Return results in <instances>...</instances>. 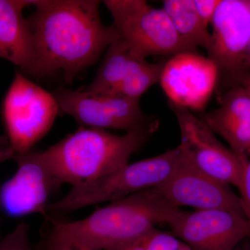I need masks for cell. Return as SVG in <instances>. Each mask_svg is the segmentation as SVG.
Wrapping results in <instances>:
<instances>
[{
    "instance_id": "obj_1",
    "label": "cell",
    "mask_w": 250,
    "mask_h": 250,
    "mask_svg": "<svg viewBox=\"0 0 250 250\" xmlns=\"http://www.w3.org/2000/svg\"><path fill=\"white\" fill-rule=\"evenodd\" d=\"M97 0H39L28 18L37 57V78L62 73L71 83L120 39L105 26Z\"/></svg>"
},
{
    "instance_id": "obj_2",
    "label": "cell",
    "mask_w": 250,
    "mask_h": 250,
    "mask_svg": "<svg viewBox=\"0 0 250 250\" xmlns=\"http://www.w3.org/2000/svg\"><path fill=\"white\" fill-rule=\"evenodd\" d=\"M180 208L152 188L110 202L77 221L49 218L50 232L92 250H116L136 241L158 224L167 225Z\"/></svg>"
},
{
    "instance_id": "obj_3",
    "label": "cell",
    "mask_w": 250,
    "mask_h": 250,
    "mask_svg": "<svg viewBox=\"0 0 250 250\" xmlns=\"http://www.w3.org/2000/svg\"><path fill=\"white\" fill-rule=\"evenodd\" d=\"M159 126L129 130L124 135L80 126L45 153L54 173L63 184L80 187L105 177L127 165Z\"/></svg>"
},
{
    "instance_id": "obj_4",
    "label": "cell",
    "mask_w": 250,
    "mask_h": 250,
    "mask_svg": "<svg viewBox=\"0 0 250 250\" xmlns=\"http://www.w3.org/2000/svg\"><path fill=\"white\" fill-rule=\"evenodd\" d=\"M180 146L143 160L128 164L120 170L89 184L72 187L63 198L49 203L47 210L66 213L103 202H111L159 185L178 165Z\"/></svg>"
},
{
    "instance_id": "obj_5",
    "label": "cell",
    "mask_w": 250,
    "mask_h": 250,
    "mask_svg": "<svg viewBox=\"0 0 250 250\" xmlns=\"http://www.w3.org/2000/svg\"><path fill=\"white\" fill-rule=\"evenodd\" d=\"M104 4L113 27L136 58L197 53L179 37L163 8L153 7L145 0H106Z\"/></svg>"
},
{
    "instance_id": "obj_6",
    "label": "cell",
    "mask_w": 250,
    "mask_h": 250,
    "mask_svg": "<svg viewBox=\"0 0 250 250\" xmlns=\"http://www.w3.org/2000/svg\"><path fill=\"white\" fill-rule=\"evenodd\" d=\"M59 111L53 94L16 72L3 105L6 136L15 154L32 149L50 130Z\"/></svg>"
},
{
    "instance_id": "obj_7",
    "label": "cell",
    "mask_w": 250,
    "mask_h": 250,
    "mask_svg": "<svg viewBox=\"0 0 250 250\" xmlns=\"http://www.w3.org/2000/svg\"><path fill=\"white\" fill-rule=\"evenodd\" d=\"M211 24L207 51L218 69L217 87L243 85L250 74V0H222Z\"/></svg>"
},
{
    "instance_id": "obj_8",
    "label": "cell",
    "mask_w": 250,
    "mask_h": 250,
    "mask_svg": "<svg viewBox=\"0 0 250 250\" xmlns=\"http://www.w3.org/2000/svg\"><path fill=\"white\" fill-rule=\"evenodd\" d=\"M18 168L0 187V210L11 218L39 213L47 218L49 197L62 183L54 173L45 151L15 154Z\"/></svg>"
},
{
    "instance_id": "obj_9",
    "label": "cell",
    "mask_w": 250,
    "mask_h": 250,
    "mask_svg": "<svg viewBox=\"0 0 250 250\" xmlns=\"http://www.w3.org/2000/svg\"><path fill=\"white\" fill-rule=\"evenodd\" d=\"M59 110L72 116L82 126L96 129L129 130L159 126V121L141 110L140 100L97 95L61 88L53 94Z\"/></svg>"
},
{
    "instance_id": "obj_10",
    "label": "cell",
    "mask_w": 250,
    "mask_h": 250,
    "mask_svg": "<svg viewBox=\"0 0 250 250\" xmlns=\"http://www.w3.org/2000/svg\"><path fill=\"white\" fill-rule=\"evenodd\" d=\"M178 123L180 146L199 170L218 182L239 188L248 157L237 155L220 142L192 111L168 102Z\"/></svg>"
},
{
    "instance_id": "obj_11",
    "label": "cell",
    "mask_w": 250,
    "mask_h": 250,
    "mask_svg": "<svg viewBox=\"0 0 250 250\" xmlns=\"http://www.w3.org/2000/svg\"><path fill=\"white\" fill-rule=\"evenodd\" d=\"M180 147L182 154L178 165L164 182L152 187L154 192L178 208L223 209L246 217L241 197L229 186L199 170Z\"/></svg>"
},
{
    "instance_id": "obj_12",
    "label": "cell",
    "mask_w": 250,
    "mask_h": 250,
    "mask_svg": "<svg viewBox=\"0 0 250 250\" xmlns=\"http://www.w3.org/2000/svg\"><path fill=\"white\" fill-rule=\"evenodd\" d=\"M167 225L174 236L195 250H233L250 237L246 217L227 210H181Z\"/></svg>"
},
{
    "instance_id": "obj_13",
    "label": "cell",
    "mask_w": 250,
    "mask_h": 250,
    "mask_svg": "<svg viewBox=\"0 0 250 250\" xmlns=\"http://www.w3.org/2000/svg\"><path fill=\"white\" fill-rule=\"evenodd\" d=\"M218 80L214 62L197 53L185 52L166 62L160 83L170 103L200 111L216 89Z\"/></svg>"
},
{
    "instance_id": "obj_14",
    "label": "cell",
    "mask_w": 250,
    "mask_h": 250,
    "mask_svg": "<svg viewBox=\"0 0 250 250\" xmlns=\"http://www.w3.org/2000/svg\"><path fill=\"white\" fill-rule=\"evenodd\" d=\"M218 107L197 116L240 156L250 155V93L243 85L219 97Z\"/></svg>"
},
{
    "instance_id": "obj_15",
    "label": "cell",
    "mask_w": 250,
    "mask_h": 250,
    "mask_svg": "<svg viewBox=\"0 0 250 250\" xmlns=\"http://www.w3.org/2000/svg\"><path fill=\"white\" fill-rule=\"evenodd\" d=\"M34 1L0 0V59L37 78V57L32 33L23 9Z\"/></svg>"
},
{
    "instance_id": "obj_16",
    "label": "cell",
    "mask_w": 250,
    "mask_h": 250,
    "mask_svg": "<svg viewBox=\"0 0 250 250\" xmlns=\"http://www.w3.org/2000/svg\"><path fill=\"white\" fill-rule=\"evenodd\" d=\"M136 59L121 38L106 51L98 73L90 85L80 90L97 95H111L129 73Z\"/></svg>"
},
{
    "instance_id": "obj_17",
    "label": "cell",
    "mask_w": 250,
    "mask_h": 250,
    "mask_svg": "<svg viewBox=\"0 0 250 250\" xmlns=\"http://www.w3.org/2000/svg\"><path fill=\"white\" fill-rule=\"evenodd\" d=\"M163 9L179 37L192 48L208 49L211 34L197 14L193 0H165Z\"/></svg>"
},
{
    "instance_id": "obj_18",
    "label": "cell",
    "mask_w": 250,
    "mask_h": 250,
    "mask_svg": "<svg viewBox=\"0 0 250 250\" xmlns=\"http://www.w3.org/2000/svg\"><path fill=\"white\" fill-rule=\"evenodd\" d=\"M166 62L136 59L125 80L111 95L140 100L151 87L160 82Z\"/></svg>"
},
{
    "instance_id": "obj_19",
    "label": "cell",
    "mask_w": 250,
    "mask_h": 250,
    "mask_svg": "<svg viewBox=\"0 0 250 250\" xmlns=\"http://www.w3.org/2000/svg\"><path fill=\"white\" fill-rule=\"evenodd\" d=\"M147 250H187L191 249L173 233L156 228L136 240Z\"/></svg>"
},
{
    "instance_id": "obj_20",
    "label": "cell",
    "mask_w": 250,
    "mask_h": 250,
    "mask_svg": "<svg viewBox=\"0 0 250 250\" xmlns=\"http://www.w3.org/2000/svg\"><path fill=\"white\" fill-rule=\"evenodd\" d=\"M0 250H33L29 241V226L21 223L0 241Z\"/></svg>"
},
{
    "instance_id": "obj_21",
    "label": "cell",
    "mask_w": 250,
    "mask_h": 250,
    "mask_svg": "<svg viewBox=\"0 0 250 250\" xmlns=\"http://www.w3.org/2000/svg\"><path fill=\"white\" fill-rule=\"evenodd\" d=\"M36 250H92L75 244L49 231Z\"/></svg>"
},
{
    "instance_id": "obj_22",
    "label": "cell",
    "mask_w": 250,
    "mask_h": 250,
    "mask_svg": "<svg viewBox=\"0 0 250 250\" xmlns=\"http://www.w3.org/2000/svg\"><path fill=\"white\" fill-rule=\"evenodd\" d=\"M197 14L206 27L211 24L222 0H193Z\"/></svg>"
},
{
    "instance_id": "obj_23",
    "label": "cell",
    "mask_w": 250,
    "mask_h": 250,
    "mask_svg": "<svg viewBox=\"0 0 250 250\" xmlns=\"http://www.w3.org/2000/svg\"><path fill=\"white\" fill-rule=\"evenodd\" d=\"M238 190L241 192V200L243 211L247 220L250 223V161L245 164L241 185Z\"/></svg>"
},
{
    "instance_id": "obj_24",
    "label": "cell",
    "mask_w": 250,
    "mask_h": 250,
    "mask_svg": "<svg viewBox=\"0 0 250 250\" xmlns=\"http://www.w3.org/2000/svg\"><path fill=\"white\" fill-rule=\"evenodd\" d=\"M15 152L11 147L7 136H0V164L4 161L14 159Z\"/></svg>"
},
{
    "instance_id": "obj_25",
    "label": "cell",
    "mask_w": 250,
    "mask_h": 250,
    "mask_svg": "<svg viewBox=\"0 0 250 250\" xmlns=\"http://www.w3.org/2000/svg\"><path fill=\"white\" fill-rule=\"evenodd\" d=\"M147 250L146 248H144L143 246H141V244L137 241H135L134 242H131V243H129V244L126 245V246H124L121 247V248H118V250Z\"/></svg>"
},
{
    "instance_id": "obj_26",
    "label": "cell",
    "mask_w": 250,
    "mask_h": 250,
    "mask_svg": "<svg viewBox=\"0 0 250 250\" xmlns=\"http://www.w3.org/2000/svg\"><path fill=\"white\" fill-rule=\"evenodd\" d=\"M243 85L250 93V74L249 76H248V78H247V80L245 81V82L244 83H243Z\"/></svg>"
},
{
    "instance_id": "obj_27",
    "label": "cell",
    "mask_w": 250,
    "mask_h": 250,
    "mask_svg": "<svg viewBox=\"0 0 250 250\" xmlns=\"http://www.w3.org/2000/svg\"><path fill=\"white\" fill-rule=\"evenodd\" d=\"M248 67H249V70H250V57H249V59H248Z\"/></svg>"
},
{
    "instance_id": "obj_28",
    "label": "cell",
    "mask_w": 250,
    "mask_h": 250,
    "mask_svg": "<svg viewBox=\"0 0 250 250\" xmlns=\"http://www.w3.org/2000/svg\"><path fill=\"white\" fill-rule=\"evenodd\" d=\"M0 223H1V217H0ZM1 235H0V241H1Z\"/></svg>"
},
{
    "instance_id": "obj_29",
    "label": "cell",
    "mask_w": 250,
    "mask_h": 250,
    "mask_svg": "<svg viewBox=\"0 0 250 250\" xmlns=\"http://www.w3.org/2000/svg\"><path fill=\"white\" fill-rule=\"evenodd\" d=\"M195 250L190 249V250Z\"/></svg>"
}]
</instances>
